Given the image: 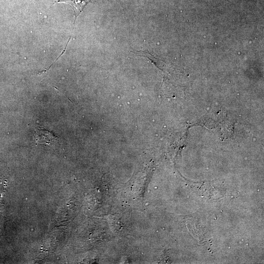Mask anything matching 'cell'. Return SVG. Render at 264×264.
Here are the masks:
<instances>
[{
	"instance_id": "obj_1",
	"label": "cell",
	"mask_w": 264,
	"mask_h": 264,
	"mask_svg": "<svg viewBox=\"0 0 264 264\" xmlns=\"http://www.w3.org/2000/svg\"><path fill=\"white\" fill-rule=\"evenodd\" d=\"M90 0H59L56 1V3H64L69 4L72 8L74 11L75 20L74 21L73 27L71 33L73 32L75 26V23L78 16L83 11L85 6Z\"/></svg>"
}]
</instances>
